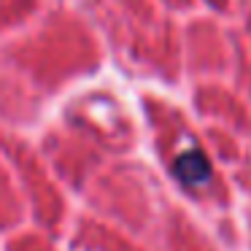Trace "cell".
<instances>
[{"instance_id":"6da1fadb","label":"cell","mask_w":251,"mask_h":251,"mask_svg":"<svg viewBox=\"0 0 251 251\" xmlns=\"http://www.w3.org/2000/svg\"><path fill=\"white\" fill-rule=\"evenodd\" d=\"M173 173H176L181 186H186V189H200V186H205L211 181L213 168H211V159L205 157V151L200 146H186L176 157Z\"/></svg>"}]
</instances>
